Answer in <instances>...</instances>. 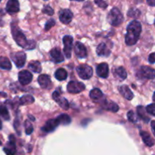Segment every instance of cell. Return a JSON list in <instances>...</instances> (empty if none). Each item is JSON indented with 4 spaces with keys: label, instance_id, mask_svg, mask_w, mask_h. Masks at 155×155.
Wrapping results in <instances>:
<instances>
[{
    "label": "cell",
    "instance_id": "6da1fadb",
    "mask_svg": "<svg viewBox=\"0 0 155 155\" xmlns=\"http://www.w3.org/2000/svg\"><path fill=\"white\" fill-rule=\"evenodd\" d=\"M142 33V25L138 21H133L127 26L125 41L127 45H133L138 42Z\"/></svg>",
    "mask_w": 155,
    "mask_h": 155
},
{
    "label": "cell",
    "instance_id": "7a4b0ae2",
    "mask_svg": "<svg viewBox=\"0 0 155 155\" xmlns=\"http://www.w3.org/2000/svg\"><path fill=\"white\" fill-rule=\"evenodd\" d=\"M12 33L14 39L19 46L25 49H33L36 46V42L33 40H27L24 33L21 31L19 27L15 23L12 24Z\"/></svg>",
    "mask_w": 155,
    "mask_h": 155
},
{
    "label": "cell",
    "instance_id": "3957f363",
    "mask_svg": "<svg viewBox=\"0 0 155 155\" xmlns=\"http://www.w3.org/2000/svg\"><path fill=\"white\" fill-rule=\"evenodd\" d=\"M107 19L110 25L117 27L120 25L124 21V16L117 8H114L107 15Z\"/></svg>",
    "mask_w": 155,
    "mask_h": 155
},
{
    "label": "cell",
    "instance_id": "277c9868",
    "mask_svg": "<svg viewBox=\"0 0 155 155\" xmlns=\"http://www.w3.org/2000/svg\"><path fill=\"white\" fill-rule=\"evenodd\" d=\"M77 72L80 78L83 80H88L92 77L93 70L87 64H80L77 68Z\"/></svg>",
    "mask_w": 155,
    "mask_h": 155
},
{
    "label": "cell",
    "instance_id": "5b68a950",
    "mask_svg": "<svg viewBox=\"0 0 155 155\" xmlns=\"http://www.w3.org/2000/svg\"><path fill=\"white\" fill-rule=\"evenodd\" d=\"M11 58L13 60L14 63L16 64V66L18 68H21L25 64L27 55L23 51H18V52L13 53V54H11Z\"/></svg>",
    "mask_w": 155,
    "mask_h": 155
},
{
    "label": "cell",
    "instance_id": "8992f818",
    "mask_svg": "<svg viewBox=\"0 0 155 155\" xmlns=\"http://www.w3.org/2000/svg\"><path fill=\"white\" fill-rule=\"evenodd\" d=\"M68 92L72 94H77L83 92L85 89L86 86L83 83L77 81H71L68 84Z\"/></svg>",
    "mask_w": 155,
    "mask_h": 155
},
{
    "label": "cell",
    "instance_id": "52a82bcc",
    "mask_svg": "<svg viewBox=\"0 0 155 155\" xmlns=\"http://www.w3.org/2000/svg\"><path fill=\"white\" fill-rule=\"evenodd\" d=\"M73 41L74 39L71 36H65L63 38L64 42V53L67 58H71V51H72L73 47Z\"/></svg>",
    "mask_w": 155,
    "mask_h": 155
},
{
    "label": "cell",
    "instance_id": "ba28073f",
    "mask_svg": "<svg viewBox=\"0 0 155 155\" xmlns=\"http://www.w3.org/2000/svg\"><path fill=\"white\" fill-rule=\"evenodd\" d=\"M32 80H33V75L30 71H27V70L21 71L18 74V80L21 85L26 86V85L30 84Z\"/></svg>",
    "mask_w": 155,
    "mask_h": 155
},
{
    "label": "cell",
    "instance_id": "9c48e42d",
    "mask_svg": "<svg viewBox=\"0 0 155 155\" xmlns=\"http://www.w3.org/2000/svg\"><path fill=\"white\" fill-rule=\"evenodd\" d=\"M52 98L60 105L61 108L64 109V110H68L69 108V103H68V100L66 98H63L61 96L60 93L58 91H54L52 94Z\"/></svg>",
    "mask_w": 155,
    "mask_h": 155
},
{
    "label": "cell",
    "instance_id": "30bf717a",
    "mask_svg": "<svg viewBox=\"0 0 155 155\" xmlns=\"http://www.w3.org/2000/svg\"><path fill=\"white\" fill-rule=\"evenodd\" d=\"M4 151L7 155H15L16 154V145L13 135L9 136V142L4 148Z\"/></svg>",
    "mask_w": 155,
    "mask_h": 155
},
{
    "label": "cell",
    "instance_id": "8fae6325",
    "mask_svg": "<svg viewBox=\"0 0 155 155\" xmlns=\"http://www.w3.org/2000/svg\"><path fill=\"white\" fill-rule=\"evenodd\" d=\"M74 51L76 55L80 58H85L87 56V50L86 47L80 42H77L74 45Z\"/></svg>",
    "mask_w": 155,
    "mask_h": 155
},
{
    "label": "cell",
    "instance_id": "7c38bea8",
    "mask_svg": "<svg viewBox=\"0 0 155 155\" xmlns=\"http://www.w3.org/2000/svg\"><path fill=\"white\" fill-rule=\"evenodd\" d=\"M73 18V13L69 9H64L60 12L59 15V19L61 22L64 24H68Z\"/></svg>",
    "mask_w": 155,
    "mask_h": 155
},
{
    "label": "cell",
    "instance_id": "4fadbf2b",
    "mask_svg": "<svg viewBox=\"0 0 155 155\" xmlns=\"http://www.w3.org/2000/svg\"><path fill=\"white\" fill-rule=\"evenodd\" d=\"M154 70L150 67L142 66L139 71L140 77L145 79H154Z\"/></svg>",
    "mask_w": 155,
    "mask_h": 155
},
{
    "label": "cell",
    "instance_id": "5bb4252c",
    "mask_svg": "<svg viewBox=\"0 0 155 155\" xmlns=\"http://www.w3.org/2000/svg\"><path fill=\"white\" fill-rule=\"evenodd\" d=\"M59 125H60V124H59L57 118H55V119L49 120H48L46 123H45L44 127L42 128V130L44 132V133H50V132L55 130L56 127Z\"/></svg>",
    "mask_w": 155,
    "mask_h": 155
},
{
    "label": "cell",
    "instance_id": "9a60e30c",
    "mask_svg": "<svg viewBox=\"0 0 155 155\" xmlns=\"http://www.w3.org/2000/svg\"><path fill=\"white\" fill-rule=\"evenodd\" d=\"M38 83L42 89H50L51 87V81L50 77L46 74H42L38 77Z\"/></svg>",
    "mask_w": 155,
    "mask_h": 155
},
{
    "label": "cell",
    "instance_id": "2e32d148",
    "mask_svg": "<svg viewBox=\"0 0 155 155\" xmlns=\"http://www.w3.org/2000/svg\"><path fill=\"white\" fill-rule=\"evenodd\" d=\"M97 75L101 78H107L109 75L108 65L106 63H101L97 66L96 68Z\"/></svg>",
    "mask_w": 155,
    "mask_h": 155
},
{
    "label": "cell",
    "instance_id": "e0dca14e",
    "mask_svg": "<svg viewBox=\"0 0 155 155\" xmlns=\"http://www.w3.org/2000/svg\"><path fill=\"white\" fill-rule=\"evenodd\" d=\"M20 10V5L18 0H8L6 5V11L9 14L17 13Z\"/></svg>",
    "mask_w": 155,
    "mask_h": 155
},
{
    "label": "cell",
    "instance_id": "ac0fdd59",
    "mask_svg": "<svg viewBox=\"0 0 155 155\" xmlns=\"http://www.w3.org/2000/svg\"><path fill=\"white\" fill-rule=\"evenodd\" d=\"M50 55L55 63H61L64 61V57L58 48H54L50 51Z\"/></svg>",
    "mask_w": 155,
    "mask_h": 155
},
{
    "label": "cell",
    "instance_id": "d6986e66",
    "mask_svg": "<svg viewBox=\"0 0 155 155\" xmlns=\"http://www.w3.org/2000/svg\"><path fill=\"white\" fill-rule=\"evenodd\" d=\"M100 102L101 103V106L104 109L107 110H110V111L114 112H117L119 110V106L114 102H112V101H108L106 99L101 100Z\"/></svg>",
    "mask_w": 155,
    "mask_h": 155
},
{
    "label": "cell",
    "instance_id": "ffe728a7",
    "mask_svg": "<svg viewBox=\"0 0 155 155\" xmlns=\"http://www.w3.org/2000/svg\"><path fill=\"white\" fill-rule=\"evenodd\" d=\"M96 52L98 56L107 57V56H109V54H110V49L107 47V45L104 42H101L97 47Z\"/></svg>",
    "mask_w": 155,
    "mask_h": 155
},
{
    "label": "cell",
    "instance_id": "44dd1931",
    "mask_svg": "<svg viewBox=\"0 0 155 155\" xmlns=\"http://www.w3.org/2000/svg\"><path fill=\"white\" fill-rule=\"evenodd\" d=\"M119 91L120 92L121 95L127 100H132L133 98V92L131 91V89L128 87L126 85H124V86H121L119 88Z\"/></svg>",
    "mask_w": 155,
    "mask_h": 155
},
{
    "label": "cell",
    "instance_id": "7402d4cb",
    "mask_svg": "<svg viewBox=\"0 0 155 155\" xmlns=\"http://www.w3.org/2000/svg\"><path fill=\"white\" fill-rule=\"evenodd\" d=\"M140 136L142 138L144 143L147 145V146L152 147L154 145V141L153 138L151 137V135L145 131H141L140 132Z\"/></svg>",
    "mask_w": 155,
    "mask_h": 155
},
{
    "label": "cell",
    "instance_id": "603a6c76",
    "mask_svg": "<svg viewBox=\"0 0 155 155\" xmlns=\"http://www.w3.org/2000/svg\"><path fill=\"white\" fill-rule=\"evenodd\" d=\"M89 96L93 101L100 102L103 98V93L99 89H93L89 92Z\"/></svg>",
    "mask_w": 155,
    "mask_h": 155
},
{
    "label": "cell",
    "instance_id": "cb8c5ba5",
    "mask_svg": "<svg viewBox=\"0 0 155 155\" xmlns=\"http://www.w3.org/2000/svg\"><path fill=\"white\" fill-rule=\"evenodd\" d=\"M54 77L59 81H63V80H66L68 77V72L64 68H59L56 71Z\"/></svg>",
    "mask_w": 155,
    "mask_h": 155
},
{
    "label": "cell",
    "instance_id": "d4e9b609",
    "mask_svg": "<svg viewBox=\"0 0 155 155\" xmlns=\"http://www.w3.org/2000/svg\"><path fill=\"white\" fill-rule=\"evenodd\" d=\"M114 74L120 80H126V78L127 77V71H126V70L123 67H119V68H116L114 71Z\"/></svg>",
    "mask_w": 155,
    "mask_h": 155
},
{
    "label": "cell",
    "instance_id": "484cf974",
    "mask_svg": "<svg viewBox=\"0 0 155 155\" xmlns=\"http://www.w3.org/2000/svg\"><path fill=\"white\" fill-rule=\"evenodd\" d=\"M0 68L7 71L12 69V64L8 58L0 57Z\"/></svg>",
    "mask_w": 155,
    "mask_h": 155
},
{
    "label": "cell",
    "instance_id": "4316f807",
    "mask_svg": "<svg viewBox=\"0 0 155 155\" xmlns=\"http://www.w3.org/2000/svg\"><path fill=\"white\" fill-rule=\"evenodd\" d=\"M29 68L32 71L35 73H40L42 71V67H41L40 63L38 61H30L28 64Z\"/></svg>",
    "mask_w": 155,
    "mask_h": 155
},
{
    "label": "cell",
    "instance_id": "83f0119b",
    "mask_svg": "<svg viewBox=\"0 0 155 155\" xmlns=\"http://www.w3.org/2000/svg\"><path fill=\"white\" fill-rule=\"evenodd\" d=\"M33 102H34V98L30 95H24L19 100V104L21 105H27V104H30Z\"/></svg>",
    "mask_w": 155,
    "mask_h": 155
},
{
    "label": "cell",
    "instance_id": "f1b7e54d",
    "mask_svg": "<svg viewBox=\"0 0 155 155\" xmlns=\"http://www.w3.org/2000/svg\"><path fill=\"white\" fill-rule=\"evenodd\" d=\"M136 110H137V114L139 115V117L142 120L145 121V123L149 122L150 118L148 117H147L146 114H145V110L143 107V106H138Z\"/></svg>",
    "mask_w": 155,
    "mask_h": 155
},
{
    "label": "cell",
    "instance_id": "f546056e",
    "mask_svg": "<svg viewBox=\"0 0 155 155\" xmlns=\"http://www.w3.org/2000/svg\"><path fill=\"white\" fill-rule=\"evenodd\" d=\"M57 119L58 120L60 125H68L71 122V117L68 114H61L60 116L58 117Z\"/></svg>",
    "mask_w": 155,
    "mask_h": 155
},
{
    "label": "cell",
    "instance_id": "4dcf8cb0",
    "mask_svg": "<svg viewBox=\"0 0 155 155\" xmlns=\"http://www.w3.org/2000/svg\"><path fill=\"white\" fill-rule=\"evenodd\" d=\"M0 116L5 120H10V115H9L8 110L4 105H0Z\"/></svg>",
    "mask_w": 155,
    "mask_h": 155
},
{
    "label": "cell",
    "instance_id": "1f68e13d",
    "mask_svg": "<svg viewBox=\"0 0 155 155\" xmlns=\"http://www.w3.org/2000/svg\"><path fill=\"white\" fill-rule=\"evenodd\" d=\"M141 15V12L139 9L135 8H130L128 12V16L131 17V18H139Z\"/></svg>",
    "mask_w": 155,
    "mask_h": 155
},
{
    "label": "cell",
    "instance_id": "d6a6232c",
    "mask_svg": "<svg viewBox=\"0 0 155 155\" xmlns=\"http://www.w3.org/2000/svg\"><path fill=\"white\" fill-rule=\"evenodd\" d=\"M24 127H25V131L26 134L27 135H30L33 131V127L32 126V124H30L29 120H26L24 123Z\"/></svg>",
    "mask_w": 155,
    "mask_h": 155
},
{
    "label": "cell",
    "instance_id": "836d02e7",
    "mask_svg": "<svg viewBox=\"0 0 155 155\" xmlns=\"http://www.w3.org/2000/svg\"><path fill=\"white\" fill-rule=\"evenodd\" d=\"M127 117H128V120L130 122L136 123L138 121L137 117H136V115L135 114L133 110H130L128 112V114H127Z\"/></svg>",
    "mask_w": 155,
    "mask_h": 155
},
{
    "label": "cell",
    "instance_id": "e575fe53",
    "mask_svg": "<svg viewBox=\"0 0 155 155\" xmlns=\"http://www.w3.org/2000/svg\"><path fill=\"white\" fill-rule=\"evenodd\" d=\"M42 12L44 14H46V15L51 16V15H54V10L51 7H50L49 5H45L42 8Z\"/></svg>",
    "mask_w": 155,
    "mask_h": 155
},
{
    "label": "cell",
    "instance_id": "d590c367",
    "mask_svg": "<svg viewBox=\"0 0 155 155\" xmlns=\"http://www.w3.org/2000/svg\"><path fill=\"white\" fill-rule=\"evenodd\" d=\"M146 111L148 112V114H150L152 116H154L155 115V106H154V103H152V104H149L146 107Z\"/></svg>",
    "mask_w": 155,
    "mask_h": 155
},
{
    "label": "cell",
    "instance_id": "8d00e7d4",
    "mask_svg": "<svg viewBox=\"0 0 155 155\" xmlns=\"http://www.w3.org/2000/svg\"><path fill=\"white\" fill-rule=\"evenodd\" d=\"M54 24H55V21H54V19L48 20V21L46 22V24H45V30H49L50 29L53 27V26H54Z\"/></svg>",
    "mask_w": 155,
    "mask_h": 155
},
{
    "label": "cell",
    "instance_id": "74e56055",
    "mask_svg": "<svg viewBox=\"0 0 155 155\" xmlns=\"http://www.w3.org/2000/svg\"><path fill=\"white\" fill-rule=\"evenodd\" d=\"M95 4L102 8H105L107 7V3L104 0H95Z\"/></svg>",
    "mask_w": 155,
    "mask_h": 155
},
{
    "label": "cell",
    "instance_id": "f35d334b",
    "mask_svg": "<svg viewBox=\"0 0 155 155\" xmlns=\"http://www.w3.org/2000/svg\"><path fill=\"white\" fill-rule=\"evenodd\" d=\"M154 56H155V54L154 52L151 53V54L149 55V58H148V61H149V62L151 64H154V61H155Z\"/></svg>",
    "mask_w": 155,
    "mask_h": 155
},
{
    "label": "cell",
    "instance_id": "ab89813d",
    "mask_svg": "<svg viewBox=\"0 0 155 155\" xmlns=\"http://www.w3.org/2000/svg\"><path fill=\"white\" fill-rule=\"evenodd\" d=\"M147 2L150 6H154L155 0H147Z\"/></svg>",
    "mask_w": 155,
    "mask_h": 155
},
{
    "label": "cell",
    "instance_id": "60d3db41",
    "mask_svg": "<svg viewBox=\"0 0 155 155\" xmlns=\"http://www.w3.org/2000/svg\"><path fill=\"white\" fill-rule=\"evenodd\" d=\"M154 124H155V121L154 120H152L151 121V130H152V132L153 133H155V131H154Z\"/></svg>",
    "mask_w": 155,
    "mask_h": 155
},
{
    "label": "cell",
    "instance_id": "b9f144b4",
    "mask_svg": "<svg viewBox=\"0 0 155 155\" xmlns=\"http://www.w3.org/2000/svg\"><path fill=\"white\" fill-rule=\"evenodd\" d=\"M2 128V121L1 120H0V130H1Z\"/></svg>",
    "mask_w": 155,
    "mask_h": 155
},
{
    "label": "cell",
    "instance_id": "7bdbcfd3",
    "mask_svg": "<svg viewBox=\"0 0 155 155\" xmlns=\"http://www.w3.org/2000/svg\"><path fill=\"white\" fill-rule=\"evenodd\" d=\"M72 1H78V2H83L84 0H72Z\"/></svg>",
    "mask_w": 155,
    "mask_h": 155
},
{
    "label": "cell",
    "instance_id": "ee69618b",
    "mask_svg": "<svg viewBox=\"0 0 155 155\" xmlns=\"http://www.w3.org/2000/svg\"><path fill=\"white\" fill-rule=\"evenodd\" d=\"M2 145V142H1V141H0V145Z\"/></svg>",
    "mask_w": 155,
    "mask_h": 155
},
{
    "label": "cell",
    "instance_id": "f6af8a7d",
    "mask_svg": "<svg viewBox=\"0 0 155 155\" xmlns=\"http://www.w3.org/2000/svg\"><path fill=\"white\" fill-rule=\"evenodd\" d=\"M2 1V0H0V2H1Z\"/></svg>",
    "mask_w": 155,
    "mask_h": 155
}]
</instances>
